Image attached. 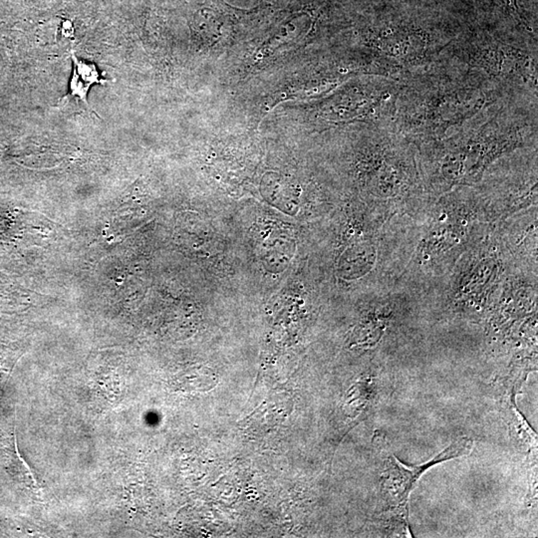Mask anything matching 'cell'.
I'll list each match as a JSON object with an SVG mask.
<instances>
[{"label": "cell", "mask_w": 538, "mask_h": 538, "mask_svg": "<svg viewBox=\"0 0 538 538\" xmlns=\"http://www.w3.org/2000/svg\"><path fill=\"white\" fill-rule=\"evenodd\" d=\"M472 445L474 443L469 438H460L434 460L427 464L414 467L403 465L394 455H388L385 460V472L381 484L383 499L388 507L397 510L404 519H408L409 495L420 477L433 465L470 454Z\"/></svg>", "instance_id": "7a4b0ae2"}, {"label": "cell", "mask_w": 538, "mask_h": 538, "mask_svg": "<svg viewBox=\"0 0 538 538\" xmlns=\"http://www.w3.org/2000/svg\"><path fill=\"white\" fill-rule=\"evenodd\" d=\"M434 89L430 87L417 90L416 95H410L409 104H404L402 126L427 128L439 130L440 126H455L465 122L467 118L477 114L482 107L487 106V95L477 82L472 84L467 80L465 84L452 86V80H442Z\"/></svg>", "instance_id": "6da1fadb"}]
</instances>
